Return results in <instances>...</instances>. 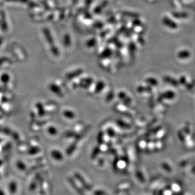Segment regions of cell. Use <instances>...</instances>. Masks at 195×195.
Masks as SVG:
<instances>
[{
	"label": "cell",
	"instance_id": "cell-1",
	"mask_svg": "<svg viewBox=\"0 0 195 195\" xmlns=\"http://www.w3.org/2000/svg\"><path fill=\"white\" fill-rule=\"evenodd\" d=\"M163 22L165 25L167 26V27H170V28H172V29H176L177 27L176 23L174 22V21H173L172 20L168 18L167 17H165L163 19Z\"/></svg>",
	"mask_w": 195,
	"mask_h": 195
},
{
	"label": "cell",
	"instance_id": "cell-2",
	"mask_svg": "<svg viewBox=\"0 0 195 195\" xmlns=\"http://www.w3.org/2000/svg\"><path fill=\"white\" fill-rule=\"evenodd\" d=\"M190 55V53L187 50L181 51L178 54V57L180 59H187L188 58Z\"/></svg>",
	"mask_w": 195,
	"mask_h": 195
}]
</instances>
